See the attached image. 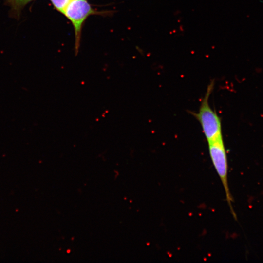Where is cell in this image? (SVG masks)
Instances as JSON below:
<instances>
[{
    "mask_svg": "<svg viewBox=\"0 0 263 263\" xmlns=\"http://www.w3.org/2000/svg\"><path fill=\"white\" fill-rule=\"evenodd\" d=\"M87 0H70L63 14L70 21L75 33V50L78 52L84 23L89 16L96 14Z\"/></svg>",
    "mask_w": 263,
    "mask_h": 263,
    "instance_id": "3",
    "label": "cell"
},
{
    "mask_svg": "<svg viewBox=\"0 0 263 263\" xmlns=\"http://www.w3.org/2000/svg\"><path fill=\"white\" fill-rule=\"evenodd\" d=\"M214 83L208 86L198 112L194 114L200 123L207 142L222 136L221 122L216 112L210 106L208 99L212 92Z\"/></svg>",
    "mask_w": 263,
    "mask_h": 263,
    "instance_id": "2",
    "label": "cell"
},
{
    "mask_svg": "<svg viewBox=\"0 0 263 263\" xmlns=\"http://www.w3.org/2000/svg\"><path fill=\"white\" fill-rule=\"evenodd\" d=\"M70 0H50L55 9L62 14Z\"/></svg>",
    "mask_w": 263,
    "mask_h": 263,
    "instance_id": "5",
    "label": "cell"
},
{
    "mask_svg": "<svg viewBox=\"0 0 263 263\" xmlns=\"http://www.w3.org/2000/svg\"><path fill=\"white\" fill-rule=\"evenodd\" d=\"M210 157L215 169L219 175L223 186L227 204L234 218L237 217L232 206L233 200L228 184V165L226 150L223 137H220L207 142Z\"/></svg>",
    "mask_w": 263,
    "mask_h": 263,
    "instance_id": "1",
    "label": "cell"
},
{
    "mask_svg": "<svg viewBox=\"0 0 263 263\" xmlns=\"http://www.w3.org/2000/svg\"><path fill=\"white\" fill-rule=\"evenodd\" d=\"M36 0H4L10 7L12 15L16 18H19L21 11L30 2Z\"/></svg>",
    "mask_w": 263,
    "mask_h": 263,
    "instance_id": "4",
    "label": "cell"
}]
</instances>
